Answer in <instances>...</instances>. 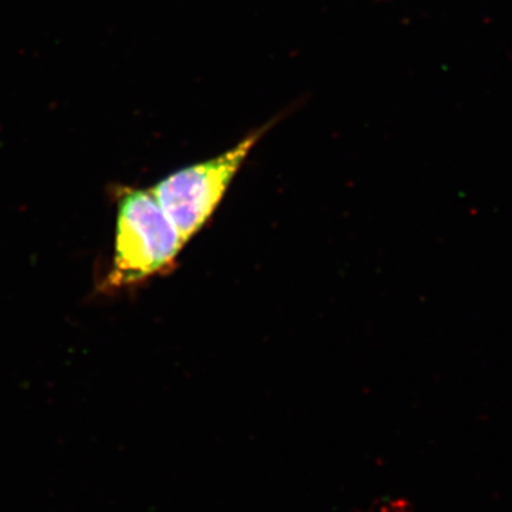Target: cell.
Here are the masks:
<instances>
[{
    "label": "cell",
    "mask_w": 512,
    "mask_h": 512,
    "mask_svg": "<svg viewBox=\"0 0 512 512\" xmlns=\"http://www.w3.org/2000/svg\"><path fill=\"white\" fill-rule=\"evenodd\" d=\"M185 245L153 192L127 188L119 200L109 286L137 285L170 271Z\"/></svg>",
    "instance_id": "obj_1"
},
{
    "label": "cell",
    "mask_w": 512,
    "mask_h": 512,
    "mask_svg": "<svg viewBox=\"0 0 512 512\" xmlns=\"http://www.w3.org/2000/svg\"><path fill=\"white\" fill-rule=\"evenodd\" d=\"M265 131L266 128H261L220 156L168 175L151 190L185 244L211 220L235 175Z\"/></svg>",
    "instance_id": "obj_2"
}]
</instances>
